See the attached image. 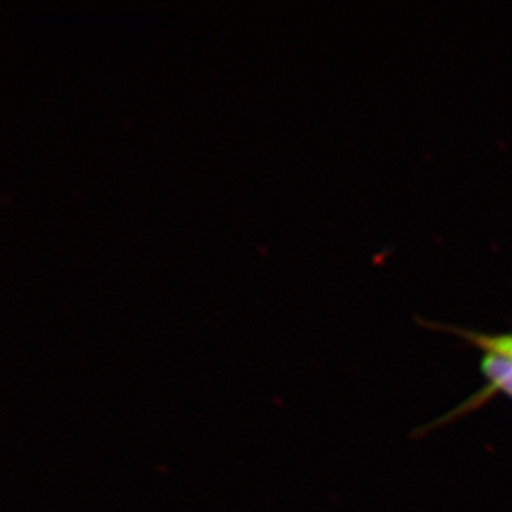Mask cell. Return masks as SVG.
<instances>
[{
    "label": "cell",
    "instance_id": "cell-1",
    "mask_svg": "<svg viewBox=\"0 0 512 512\" xmlns=\"http://www.w3.org/2000/svg\"><path fill=\"white\" fill-rule=\"evenodd\" d=\"M478 348L483 350L481 369L491 386L512 397V333L501 336H476Z\"/></svg>",
    "mask_w": 512,
    "mask_h": 512
}]
</instances>
